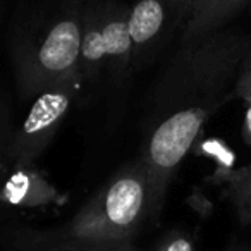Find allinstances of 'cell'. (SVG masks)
<instances>
[{"label": "cell", "mask_w": 251, "mask_h": 251, "mask_svg": "<svg viewBox=\"0 0 251 251\" xmlns=\"http://www.w3.org/2000/svg\"><path fill=\"white\" fill-rule=\"evenodd\" d=\"M224 251H251V246H250V244L237 243V241H234V243H230Z\"/></svg>", "instance_id": "cell-16"}, {"label": "cell", "mask_w": 251, "mask_h": 251, "mask_svg": "<svg viewBox=\"0 0 251 251\" xmlns=\"http://www.w3.org/2000/svg\"><path fill=\"white\" fill-rule=\"evenodd\" d=\"M19 179L9 181L2 191V200L11 205H43L55 200V191L42 182H33L26 176H18Z\"/></svg>", "instance_id": "cell-11"}, {"label": "cell", "mask_w": 251, "mask_h": 251, "mask_svg": "<svg viewBox=\"0 0 251 251\" xmlns=\"http://www.w3.org/2000/svg\"><path fill=\"white\" fill-rule=\"evenodd\" d=\"M195 0H134L129 5V33L134 73L151 64L181 35Z\"/></svg>", "instance_id": "cell-5"}, {"label": "cell", "mask_w": 251, "mask_h": 251, "mask_svg": "<svg viewBox=\"0 0 251 251\" xmlns=\"http://www.w3.org/2000/svg\"><path fill=\"white\" fill-rule=\"evenodd\" d=\"M103 36V88L121 103L134 74L129 5L121 0H101Z\"/></svg>", "instance_id": "cell-6"}, {"label": "cell", "mask_w": 251, "mask_h": 251, "mask_svg": "<svg viewBox=\"0 0 251 251\" xmlns=\"http://www.w3.org/2000/svg\"><path fill=\"white\" fill-rule=\"evenodd\" d=\"M234 98H241L244 101L251 100V42L241 64L239 76H237L236 88H234Z\"/></svg>", "instance_id": "cell-14"}, {"label": "cell", "mask_w": 251, "mask_h": 251, "mask_svg": "<svg viewBox=\"0 0 251 251\" xmlns=\"http://www.w3.org/2000/svg\"><path fill=\"white\" fill-rule=\"evenodd\" d=\"M12 131H14V126L11 122V114H9L4 97L0 93V167L2 164H5V158H7V148Z\"/></svg>", "instance_id": "cell-13"}, {"label": "cell", "mask_w": 251, "mask_h": 251, "mask_svg": "<svg viewBox=\"0 0 251 251\" xmlns=\"http://www.w3.org/2000/svg\"><path fill=\"white\" fill-rule=\"evenodd\" d=\"M86 0H60L19 26L11 40V60L19 95L35 100L42 91L79 77V50Z\"/></svg>", "instance_id": "cell-2"}, {"label": "cell", "mask_w": 251, "mask_h": 251, "mask_svg": "<svg viewBox=\"0 0 251 251\" xmlns=\"http://www.w3.org/2000/svg\"><path fill=\"white\" fill-rule=\"evenodd\" d=\"M153 189L143 158L119 167L108 181L60 229L64 236L90 241H133L148 220H155Z\"/></svg>", "instance_id": "cell-3"}, {"label": "cell", "mask_w": 251, "mask_h": 251, "mask_svg": "<svg viewBox=\"0 0 251 251\" xmlns=\"http://www.w3.org/2000/svg\"><path fill=\"white\" fill-rule=\"evenodd\" d=\"M224 186L236 219L243 226L251 227V164L236 169Z\"/></svg>", "instance_id": "cell-10"}, {"label": "cell", "mask_w": 251, "mask_h": 251, "mask_svg": "<svg viewBox=\"0 0 251 251\" xmlns=\"http://www.w3.org/2000/svg\"><path fill=\"white\" fill-rule=\"evenodd\" d=\"M243 138L248 145H251V100L246 101V115L243 124Z\"/></svg>", "instance_id": "cell-15"}, {"label": "cell", "mask_w": 251, "mask_h": 251, "mask_svg": "<svg viewBox=\"0 0 251 251\" xmlns=\"http://www.w3.org/2000/svg\"><path fill=\"white\" fill-rule=\"evenodd\" d=\"M83 91L79 77H69L47 88L31 100L25 121L14 127L7 148L5 164L26 171L47 150L55 138L60 124L69 114L74 98Z\"/></svg>", "instance_id": "cell-4"}, {"label": "cell", "mask_w": 251, "mask_h": 251, "mask_svg": "<svg viewBox=\"0 0 251 251\" xmlns=\"http://www.w3.org/2000/svg\"><path fill=\"white\" fill-rule=\"evenodd\" d=\"M250 2L251 0H195L188 21L179 35L181 45L226 28V23L230 21L244 5H250Z\"/></svg>", "instance_id": "cell-9"}, {"label": "cell", "mask_w": 251, "mask_h": 251, "mask_svg": "<svg viewBox=\"0 0 251 251\" xmlns=\"http://www.w3.org/2000/svg\"><path fill=\"white\" fill-rule=\"evenodd\" d=\"M79 79L83 90L103 88V36H101V0H86L79 50Z\"/></svg>", "instance_id": "cell-8"}, {"label": "cell", "mask_w": 251, "mask_h": 251, "mask_svg": "<svg viewBox=\"0 0 251 251\" xmlns=\"http://www.w3.org/2000/svg\"><path fill=\"white\" fill-rule=\"evenodd\" d=\"M250 42L243 33L222 28L182 43L157 77L145 117L140 155L150 174L157 217L176 172L206 122L234 98Z\"/></svg>", "instance_id": "cell-1"}, {"label": "cell", "mask_w": 251, "mask_h": 251, "mask_svg": "<svg viewBox=\"0 0 251 251\" xmlns=\"http://www.w3.org/2000/svg\"><path fill=\"white\" fill-rule=\"evenodd\" d=\"M250 9H251V2H250Z\"/></svg>", "instance_id": "cell-17"}, {"label": "cell", "mask_w": 251, "mask_h": 251, "mask_svg": "<svg viewBox=\"0 0 251 251\" xmlns=\"http://www.w3.org/2000/svg\"><path fill=\"white\" fill-rule=\"evenodd\" d=\"M155 251H196L195 241L184 230L172 229L158 239Z\"/></svg>", "instance_id": "cell-12"}, {"label": "cell", "mask_w": 251, "mask_h": 251, "mask_svg": "<svg viewBox=\"0 0 251 251\" xmlns=\"http://www.w3.org/2000/svg\"><path fill=\"white\" fill-rule=\"evenodd\" d=\"M16 251H141L133 241L110 243V241H90L64 236L59 230H38L18 227L9 236Z\"/></svg>", "instance_id": "cell-7"}]
</instances>
